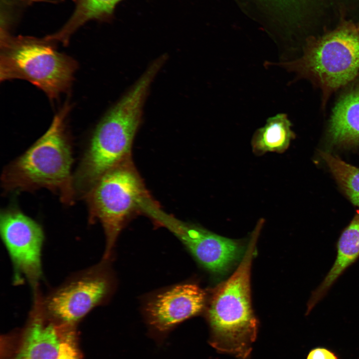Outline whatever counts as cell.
Wrapping results in <instances>:
<instances>
[{
  "label": "cell",
  "mask_w": 359,
  "mask_h": 359,
  "mask_svg": "<svg viewBox=\"0 0 359 359\" xmlns=\"http://www.w3.org/2000/svg\"><path fill=\"white\" fill-rule=\"evenodd\" d=\"M40 301L34 310L14 359H57L60 347L59 326L44 318Z\"/></svg>",
  "instance_id": "8fae6325"
},
{
  "label": "cell",
  "mask_w": 359,
  "mask_h": 359,
  "mask_svg": "<svg viewBox=\"0 0 359 359\" xmlns=\"http://www.w3.org/2000/svg\"><path fill=\"white\" fill-rule=\"evenodd\" d=\"M306 359H339V358L334 352L327 348L317 347L310 351Z\"/></svg>",
  "instance_id": "ac0fdd59"
},
{
  "label": "cell",
  "mask_w": 359,
  "mask_h": 359,
  "mask_svg": "<svg viewBox=\"0 0 359 359\" xmlns=\"http://www.w3.org/2000/svg\"><path fill=\"white\" fill-rule=\"evenodd\" d=\"M123 0H73L75 9L70 17L57 32L45 36L54 43L68 44L72 35L90 20L109 21L112 19L117 5Z\"/></svg>",
  "instance_id": "5bb4252c"
},
{
  "label": "cell",
  "mask_w": 359,
  "mask_h": 359,
  "mask_svg": "<svg viewBox=\"0 0 359 359\" xmlns=\"http://www.w3.org/2000/svg\"><path fill=\"white\" fill-rule=\"evenodd\" d=\"M72 326L66 324L59 326L61 343L57 359H79L75 335Z\"/></svg>",
  "instance_id": "e0dca14e"
},
{
  "label": "cell",
  "mask_w": 359,
  "mask_h": 359,
  "mask_svg": "<svg viewBox=\"0 0 359 359\" xmlns=\"http://www.w3.org/2000/svg\"><path fill=\"white\" fill-rule=\"evenodd\" d=\"M161 69L159 63L152 62L99 122L73 177L76 193L84 196L105 173L132 158V146L141 123L143 106Z\"/></svg>",
  "instance_id": "6da1fadb"
},
{
  "label": "cell",
  "mask_w": 359,
  "mask_h": 359,
  "mask_svg": "<svg viewBox=\"0 0 359 359\" xmlns=\"http://www.w3.org/2000/svg\"><path fill=\"white\" fill-rule=\"evenodd\" d=\"M0 230L16 272L35 286L41 275V227L19 210L10 208L0 212Z\"/></svg>",
  "instance_id": "ba28073f"
},
{
  "label": "cell",
  "mask_w": 359,
  "mask_h": 359,
  "mask_svg": "<svg viewBox=\"0 0 359 359\" xmlns=\"http://www.w3.org/2000/svg\"><path fill=\"white\" fill-rule=\"evenodd\" d=\"M329 132L335 143H359V83L346 92L336 104Z\"/></svg>",
  "instance_id": "4fadbf2b"
},
{
  "label": "cell",
  "mask_w": 359,
  "mask_h": 359,
  "mask_svg": "<svg viewBox=\"0 0 359 359\" xmlns=\"http://www.w3.org/2000/svg\"><path fill=\"white\" fill-rule=\"evenodd\" d=\"M262 225L257 223L239 266L216 288L207 311L210 345L220 353L240 359L249 358L257 336L258 322L251 307L250 279Z\"/></svg>",
  "instance_id": "3957f363"
},
{
  "label": "cell",
  "mask_w": 359,
  "mask_h": 359,
  "mask_svg": "<svg viewBox=\"0 0 359 359\" xmlns=\"http://www.w3.org/2000/svg\"><path fill=\"white\" fill-rule=\"evenodd\" d=\"M278 65L318 85L325 100L359 72V24L344 23L311 40L299 58Z\"/></svg>",
  "instance_id": "8992f818"
},
{
  "label": "cell",
  "mask_w": 359,
  "mask_h": 359,
  "mask_svg": "<svg viewBox=\"0 0 359 359\" xmlns=\"http://www.w3.org/2000/svg\"><path fill=\"white\" fill-rule=\"evenodd\" d=\"M44 38L0 35V80H26L50 99L70 87L77 68L72 57Z\"/></svg>",
  "instance_id": "277c9868"
},
{
  "label": "cell",
  "mask_w": 359,
  "mask_h": 359,
  "mask_svg": "<svg viewBox=\"0 0 359 359\" xmlns=\"http://www.w3.org/2000/svg\"><path fill=\"white\" fill-rule=\"evenodd\" d=\"M70 110L67 102L56 113L45 133L4 168L1 181L5 190L46 188L56 193L63 203H73L76 191L71 174L73 160L66 125Z\"/></svg>",
  "instance_id": "7a4b0ae2"
},
{
  "label": "cell",
  "mask_w": 359,
  "mask_h": 359,
  "mask_svg": "<svg viewBox=\"0 0 359 359\" xmlns=\"http://www.w3.org/2000/svg\"><path fill=\"white\" fill-rule=\"evenodd\" d=\"M321 156L352 202L359 206V168L329 153L322 152Z\"/></svg>",
  "instance_id": "2e32d148"
},
{
  "label": "cell",
  "mask_w": 359,
  "mask_h": 359,
  "mask_svg": "<svg viewBox=\"0 0 359 359\" xmlns=\"http://www.w3.org/2000/svg\"><path fill=\"white\" fill-rule=\"evenodd\" d=\"M99 271L91 268L67 281L41 301L44 310L62 324L73 325L108 293L109 282Z\"/></svg>",
  "instance_id": "9c48e42d"
},
{
  "label": "cell",
  "mask_w": 359,
  "mask_h": 359,
  "mask_svg": "<svg viewBox=\"0 0 359 359\" xmlns=\"http://www.w3.org/2000/svg\"><path fill=\"white\" fill-rule=\"evenodd\" d=\"M291 127L285 114H278L268 118L265 125L257 129L252 138L253 153L262 156L268 152H284L295 137Z\"/></svg>",
  "instance_id": "9a60e30c"
},
{
  "label": "cell",
  "mask_w": 359,
  "mask_h": 359,
  "mask_svg": "<svg viewBox=\"0 0 359 359\" xmlns=\"http://www.w3.org/2000/svg\"><path fill=\"white\" fill-rule=\"evenodd\" d=\"M148 216L172 232L196 260L215 274H223L243 258L246 249L239 240L216 234L199 225L183 221L167 213L161 206Z\"/></svg>",
  "instance_id": "52a82bcc"
},
{
  "label": "cell",
  "mask_w": 359,
  "mask_h": 359,
  "mask_svg": "<svg viewBox=\"0 0 359 359\" xmlns=\"http://www.w3.org/2000/svg\"><path fill=\"white\" fill-rule=\"evenodd\" d=\"M205 294L197 285H176L158 294L146 306L148 324L164 334L184 320L199 314L205 305Z\"/></svg>",
  "instance_id": "30bf717a"
},
{
  "label": "cell",
  "mask_w": 359,
  "mask_h": 359,
  "mask_svg": "<svg viewBox=\"0 0 359 359\" xmlns=\"http://www.w3.org/2000/svg\"><path fill=\"white\" fill-rule=\"evenodd\" d=\"M89 220H98L104 230V258L111 254L118 236L133 217L144 214L156 201L147 189L132 158L115 167L95 183L84 196Z\"/></svg>",
  "instance_id": "5b68a950"
},
{
  "label": "cell",
  "mask_w": 359,
  "mask_h": 359,
  "mask_svg": "<svg viewBox=\"0 0 359 359\" xmlns=\"http://www.w3.org/2000/svg\"><path fill=\"white\" fill-rule=\"evenodd\" d=\"M337 248V257L333 265L323 282L312 294L308 303L307 314L325 296L345 270L359 258V211L341 234Z\"/></svg>",
  "instance_id": "7c38bea8"
}]
</instances>
